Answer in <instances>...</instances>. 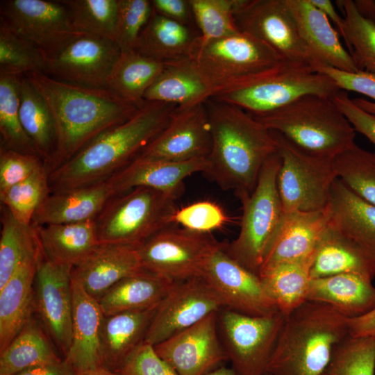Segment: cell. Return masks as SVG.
<instances>
[{
  "instance_id": "cell-1",
  "label": "cell",
  "mask_w": 375,
  "mask_h": 375,
  "mask_svg": "<svg viewBox=\"0 0 375 375\" xmlns=\"http://www.w3.org/2000/svg\"><path fill=\"white\" fill-rule=\"evenodd\" d=\"M208 111L212 147L205 171L225 190L240 199L250 195L261 169L277 147L271 131L244 110L210 98Z\"/></svg>"
},
{
  "instance_id": "cell-2",
  "label": "cell",
  "mask_w": 375,
  "mask_h": 375,
  "mask_svg": "<svg viewBox=\"0 0 375 375\" xmlns=\"http://www.w3.org/2000/svg\"><path fill=\"white\" fill-rule=\"evenodd\" d=\"M24 75L44 98L55 122L57 147L51 171L101 133L128 119L140 108L107 88L74 85L40 72Z\"/></svg>"
},
{
  "instance_id": "cell-3",
  "label": "cell",
  "mask_w": 375,
  "mask_h": 375,
  "mask_svg": "<svg viewBox=\"0 0 375 375\" xmlns=\"http://www.w3.org/2000/svg\"><path fill=\"white\" fill-rule=\"evenodd\" d=\"M175 105L145 101L128 119L99 135L51 171V192L105 181L138 157L166 127Z\"/></svg>"
},
{
  "instance_id": "cell-4",
  "label": "cell",
  "mask_w": 375,
  "mask_h": 375,
  "mask_svg": "<svg viewBox=\"0 0 375 375\" xmlns=\"http://www.w3.org/2000/svg\"><path fill=\"white\" fill-rule=\"evenodd\" d=\"M348 335L347 317L327 304L307 301L285 317L266 374L321 375L335 345Z\"/></svg>"
},
{
  "instance_id": "cell-5",
  "label": "cell",
  "mask_w": 375,
  "mask_h": 375,
  "mask_svg": "<svg viewBox=\"0 0 375 375\" xmlns=\"http://www.w3.org/2000/svg\"><path fill=\"white\" fill-rule=\"evenodd\" d=\"M252 116L268 130L315 155L335 158L356 144L355 129L330 97L304 95Z\"/></svg>"
},
{
  "instance_id": "cell-6",
  "label": "cell",
  "mask_w": 375,
  "mask_h": 375,
  "mask_svg": "<svg viewBox=\"0 0 375 375\" xmlns=\"http://www.w3.org/2000/svg\"><path fill=\"white\" fill-rule=\"evenodd\" d=\"M281 163L278 151L265 161L253 192L240 199L242 216L238 237L224 243L230 257L258 276L265 256L285 217L277 187Z\"/></svg>"
},
{
  "instance_id": "cell-7",
  "label": "cell",
  "mask_w": 375,
  "mask_h": 375,
  "mask_svg": "<svg viewBox=\"0 0 375 375\" xmlns=\"http://www.w3.org/2000/svg\"><path fill=\"white\" fill-rule=\"evenodd\" d=\"M190 59L212 97L249 83L283 60L267 44L240 31L204 42L199 37Z\"/></svg>"
},
{
  "instance_id": "cell-8",
  "label": "cell",
  "mask_w": 375,
  "mask_h": 375,
  "mask_svg": "<svg viewBox=\"0 0 375 375\" xmlns=\"http://www.w3.org/2000/svg\"><path fill=\"white\" fill-rule=\"evenodd\" d=\"M178 197L145 187L113 196L94 220L100 243L138 248L157 231L173 224Z\"/></svg>"
},
{
  "instance_id": "cell-9",
  "label": "cell",
  "mask_w": 375,
  "mask_h": 375,
  "mask_svg": "<svg viewBox=\"0 0 375 375\" xmlns=\"http://www.w3.org/2000/svg\"><path fill=\"white\" fill-rule=\"evenodd\" d=\"M340 91L327 75L306 63L282 60L249 83L215 98L259 115L284 106L308 94L332 98Z\"/></svg>"
},
{
  "instance_id": "cell-10",
  "label": "cell",
  "mask_w": 375,
  "mask_h": 375,
  "mask_svg": "<svg viewBox=\"0 0 375 375\" xmlns=\"http://www.w3.org/2000/svg\"><path fill=\"white\" fill-rule=\"evenodd\" d=\"M270 131L281 159L277 187L285 213L326 209L338 178L334 158L310 153Z\"/></svg>"
},
{
  "instance_id": "cell-11",
  "label": "cell",
  "mask_w": 375,
  "mask_h": 375,
  "mask_svg": "<svg viewBox=\"0 0 375 375\" xmlns=\"http://www.w3.org/2000/svg\"><path fill=\"white\" fill-rule=\"evenodd\" d=\"M285 319L280 312L251 316L220 310L218 333L231 367L242 375H265Z\"/></svg>"
},
{
  "instance_id": "cell-12",
  "label": "cell",
  "mask_w": 375,
  "mask_h": 375,
  "mask_svg": "<svg viewBox=\"0 0 375 375\" xmlns=\"http://www.w3.org/2000/svg\"><path fill=\"white\" fill-rule=\"evenodd\" d=\"M221 243L210 233L170 224L137 249L142 269L181 282L201 277L207 262Z\"/></svg>"
},
{
  "instance_id": "cell-13",
  "label": "cell",
  "mask_w": 375,
  "mask_h": 375,
  "mask_svg": "<svg viewBox=\"0 0 375 375\" xmlns=\"http://www.w3.org/2000/svg\"><path fill=\"white\" fill-rule=\"evenodd\" d=\"M0 25L33 44L47 63L83 33L74 28L68 10L60 1H1Z\"/></svg>"
},
{
  "instance_id": "cell-14",
  "label": "cell",
  "mask_w": 375,
  "mask_h": 375,
  "mask_svg": "<svg viewBox=\"0 0 375 375\" xmlns=\"http://www.w3.org/2000/svg\"><path fill=\"white\" fill-rule=\"evenodd\" d=\"M234 17L240 32L261 41L283 60L318 63L302 39L286 0H237Z\"/></svg>"
},
{
  "instance_id": "cell-15",
  "label": "cell",
  "mask_w": 375,
  "mask_h": 375,
  "mask_svg": "<svg viewBox=\"0 0 375 375\" xmlns=\"http://www.w3.org/2000/svg\"><path fill=\"white\" fill-rule=\"evenodd\" d=\"M121 53L114 40L83 33L47 61L46 74L74 85L107 88Z\"/></svg>"
},
{
  "instance_id": "cell-16",
  "label": "cell",
  "mask_w": 375,
  "mask_h": 375,
  "mask_svg": "<svg viewBox=\"0 0 375 375\" xmlns=\"http://www.w3.org/2000/svg\"><path fill=\"white\" fill-rule=\"evenodd\" d=\"M72 269L70 266L49 260L42 251L34 283L35 311L65 357L72 337Z\"/></svg>"
},
{
  "instance_id": "cell-17",
  "label": "cell",
  "mask_w": 375,
  "mask_h": 375,
  "mask_svg": "<svg viewBox=\"0 0 375 375\" xmlns=\"http://www.w3.org/2000/svg\"><path fill=\"white\" fill-rule=\"evenodd\" d=\"M201 277L217 293L224 308L251 316L279 312L260 277L230 257L224 243L212 254Z\"/></svg>"
},
{
  "instance_id": "cell-18",
  "label": "cell",
  "mask_w": 375,
  "mask_h": 375,
  "mask_svg": "<svg viewBox=\"0 0 375 375\" xmlns=\"http://www.w3.org/2000/svg\"><path fill=\"white\" fill-rule=\"evenodd\" d=\"M222 308V301L202 277L176 282L159 303L144 342L158 344Z\"/></svg>"
},
{
  "instance_id": "cell-19",
  "label": "cell",
  "mask_w": 375,
  "mask_h": 375,
  "mask_svg": "<svg viewBox=\"0 0 375 375\" xmlns=\"http://www.w3.org/2000/svg\"><path fill=\"white\" fill-rule=\"evenodd\" d=\"M217 312L153 346L178 375H206L228 360L218 333Z\"/></svg>"
},
{
  "instance_id": "cell-20",
  "label": "cell",
  "mask_w": 375,
  "mask_h": 375,
  "mask_svg": "<svg viewBox=\"0 0 375 375\" xmlns=\"http://www.w3.org/2000/svg\"><path fill=\"white\" fill-rule=\"evenodd\" d=\"M212 137L205 102L176 107L166 127L139 156L170 161H188L207 158Z\"/></svg>"
},
{
  "instance_id": "cell-21",
  "label": "cell",
  "mask_w": 375,
  "mask_h": 375,
  "mask_svg": "<svg viewBox=\"0 0 375 375\" xmlns=\"http://www.w3.org/2000/svg\"><path fill=\"white\" fill-rule=\"evenodd\" d=\"M207 166V158L176 162L138 156L106 181L113 196L145 187L179 197L185 178L197 172L204 173Z\"/></svg>"
},
{
  "instance_id": "cell-22",
  "label": "cell",
  "mask_w": 375,
  "mask_h": 375,
  "mask_svg": "<svg viewBox=\"0 0 375 375\" xmlns=\"http://www.w3.org/2000/svg\"><path fill=\"white\" fill-rule=\"evenodd\" d=\"M328 222L327 208L313 212L285 213L283 224L265 256L259 275L283 263L313 258Z\"/></svg>"
},
{
  "instance_id": "cell-23",
  "label": "cell",
  "mask_w": 375,
  "mask_h": 375,
  "mask_svg": "<svg viewBox=\"0 0 375 375\" xmlns=\"http://www.w3.org/2000/svg\"><path fill=\"white\" fill-rule=\"evenodd\" d=\"M300 35L319 65L356 72L358 69L328 17L310 0H286ZM317 66V67H318Z\"/></svg>"
},
{
  "instance_id": "cell-24",
  "label": "cell",
  "mask_w": 375,
  "mask_h": 375,
  "mask_svg": "<svg viewBox=\"0 0 375 375\" xmlns=\"http://www.w3.org/2000/svg\"><path fill=\"white\" fill-rule=\"evenodd\" d=\"M142 268L137 248L100 244L72 267V277L99 301L115 283Z\"/></svg>"
},
{
  "instance_id": "cell-25",
  "label": "cell",
  "mask_w": 375,
  "mask_h": 375,
  "mask_svg": "<svg viewBox=\"0 0 375 375\" xmlns=\"http://www.w3.org/2000/svg\"><path fill=\"white\" fill-rule=\"evenodd\" d=\"M112 197L106 181L51 192L35 211L31 225L35 227L95 220Z\"/></svg>"
},
{
  "instance_id": "cell-26",
  "label": "cell",
  "mask_w": 375,
  "mask_h": 375,
  "mask_svg": "<svg viewBox=\"0 0 375 375\" xmlns=\"http://www.w3.org/2000/svg\"><path fill=\"white\" fill-rule=\"evenodd\" d=\"M103 317L99 301L72 279V337L64 359L75 372L101 367L100 336Z\"/></svg>"
},
{
  "instance_id": "cell-27",
  "label": "cell",
  "mask_w": 375,
  "mask_h": 375,
  "mask_svg": "<svg viewBox=\"0 0 375 375\" xmlns=\"http://www.w3.org/2000/svg\"><path fill=\"white\" fill-rule=\"evenodd\" d=\"M158 305L104 315L100 336L101 367L116 372L144 342Z\"/></svg>"
},
{
  "instance_id": "cell-28",
  "label": "cell",
  "mask_w": 375,
  "mask_h": 375,
  "mask_svg": "<svg viewBox=\"0 0 375 375\" xmlns=\"http://www.w3.org/2000/svg\"><path fill=\"white\" fill-rule=\"evenodd\" d=\"M311 278L354 273L375 277V255L328 222L315 251Z\"/></svg>"
},
{
  "instance_id": "cell-29",
  "label": "cell",
  "mask_w": 375,
  "mask_h": 375,
  "mask_svg": "<svg viewBox=\"0 0 375 375\" xmlns=\"http://www.w3.org/2000/svg\"><path fill=\"white\" fill-rule=\"evenodd\" d=\"M42 252L22 263L0 288V352L32 318L35 278Z\"/></svg>"
},
{
  "instance_id": "cell-30",
  "label": "cell",
  "mask_w": 375,
  "mask_h": 375,
  "mask_svg": "<svg viewBox=\"0 0 375 375\" xmlns=\"http://www.w3.org/2000/svg\"><path fill=\"white\" fill-rule=\"evenodd\" d=\"M307 301L327 304L353 318L375 308V287L372 279L354 273L311 278Z\"/></svg>"
},
{
  "instance_id": "cell-31",
  "label": "cell",
  "mask_w": 375,
  "mask_h": 375,
  "mask_svg": "<svg viewBox=\"0 0 375 375\" xmlns=\"http://www.w3.org/2000/svg\"><path fill=\"white\" fill-rule=\"evenodd\" d=\"M328 223L375 255V206L351 191L340 178L331 190Z\"/></svg>"
},
{
  "instance_id": "cell-32",
  "label": "cell",
  "mask_w": 375,
  "mask_h": 375,
  "mask_svg": "<svg viewBox=\"0 0 375 375\" xmlns=\"http://www.w3.org/2000/svg\"><path fill=\"white\" fill-rule=\"evenodd\" d=\"M199 36L194 27L167 18L153 8L135 51L165 63L190 58Z\"/></svg>"
},
{
  "instance_id": "cell-33",
  "label": "cell",
  "mask_w": 375,
  "mask_h": 375,
  "mask_svg": "<svg viewBox=\"0 0 375 375\" xmlns=\"http://www.w3.org/2000/svg\"><path fill=\"white\" fill-rule=\"evenodd\" d=\"M176 282L141 269L118 281L98 301L105 316L158 306Z\"/></svg>"
},
{
  "instance_id": "cell-34",
  "label": "cell",
  "mask_w": 375,
  "mask_h": 375,
  "mask_svg": "<svg viewBox=\"0 0 375 375\" xmlns=\"http://www.w3.org/2000/svg\"><path fill=\"white\" fill-rule=\"evenodd\" d=\"M213 96L190 58L167 62L144 95V101L185 107L203 103Z\"/></svg>"
},
{
  "instance_id": "cell-35",
  "label": "cell",
  "mask_w": 375,
  "mask_h": 375,
  "mask_svg": "<svg viewBox=\"0 0 375 375\" xmlns=\"http://www.w3.org/2000/svg\"><path fill=\"white\" fill-rule=\"evenodd\" d=\"M35 228L44 256L72 267L81 262L101 244L94 220Z\"/></svg>"
},
{
  "instance_id": "cell-36",
  "label": "cell",
  "mask_w": 375,
  "mask_h": 375,
  "mask_svg": "<svg viewBox=\"0 0 375 375\" xmlns=\"http://www.w3.org/2000/svg\"><path fill=\"white\" fill-rule=\"evenodd\" d=\"M19 97L22 127L50 172L57 147L52 114L44 98L25 75L19 78Z\"/></svg>"
},
{
  "instance_id": "cell-37",
  "label": "cell",
  "mask_w": 375,
  "mask_h": 375,
  "mask_svg": "<svg viewBox=\"0 0 375 375\" xmlns=\"http://www.w3.org/2000/svg\"><path fill=\"white\" fill-rule=\"evenodd\" d=\"M166 63L135 51L122 52L107 83V89L125 102L140 107L144 95Z\"/></svg>"
},
{
  "instance_id": "cell-38",
  "label": "cell",
  "mask_w": 375,
  "mask_h": 375,
  "mask_svg": "<svg viewBox=\"0 0 375 375\" xmlns=\"http://www.w3.org/2000/svg\"><path fill=\"white\" fill-rule=\"evenodd\" d=\"M42 326L32 317L0 352V375H13L31 367L63 360L53 349Z\"/></svg>"
},
{
  "instance_id": "cell-39",
  "label": "cell",
  "mask_w": 375,
  "mask_h": 375,
  "mask_svg": "<svg viewBox=\"0 0 375 375\" xmlns=\"http://www.w3.org/2000/svg\"><path fill=\"white\" fill-rule=\"evenodd\" d=\"M312 260L283 263L259 275L267 294L285 317L307 301Z\"/></svg>"
},
{
  "instance_id": "cell-40",
  "label": "cell",
  "mask_w": 375,
  "mask_h": 375,
  "mask_svg": "<svg viewBox=\"0 0 375 375\" xmlns=\"http://www.w3.org/2000/svg\"><path fill=\"white\" fill-rule=\"evenodd\" d=\"M0 288L28 258L38 256L42 247L37 231L32 225L17 222L1 204Z\"/></svg>"
},
{
  "instance_id": "cell-41",
  "label": "cell",
  "mask_w": 375,
  "mask_h": 375,
  "mask_svg": "<svg viewBox=\"0 0 375 375\" xmlns=\"http://www.w3.org/2000/svg\"><path fill=\"white\" fill-rule=\"evenodd\" d=\"M21 76L0 74L1 148L38 155L20 121L19 83Z\"/></svg>"
},
{
  "instance_id": "cell-42",
  "label": "cell",
  "mask_w": 375,
  "mask_h": 375,
  "mask_svg": "<svg viewBox=\"0 0 375 375\" xmlns=\"http://www.w3.org/2000/svg\"><path fill=\"white\" fill-rule=\"evenodd\" d=\"M335 2L343 14L342 38L348 51L359 71L375 74V22L360 13L354 1Z\"/></svg>"
},
{
  "instance_id": "cell-43",
  "label": "cell",
  "mask_w": 375,
  "mask_h": 375,
  "mask_svg": "<svg viewBox=\"0 0 375 375\" xmlns=\"http://www.w3.org/2000/svg\"><path fill=\"white\" fill-rule=\"evenodd\" d=\"M334 164L338 178L375 206V153L356 144L335 157Z\"/></svg>"
},
{
  "instance_id": "cell-44",
  "label": "cell",
  "mask_w": 375,
  "mask_h": 375,
  "mask_svg": "<svg viewBox=\"0 0 375 375\" xmlns=\"http://www.w3.org/2000/svg\"><path fill=\"white\" fill-rule=\"evenodd\" d=\"M49 170L43 167L24 181L0 193L4 206L20 224L31 226L33 215L51 192Z\"/></svg>"
},
{
  "instance_id": "cell-45",
  "label": "cell",
  "mask_w": 375,
  "mask_h": 375,
  "mask_svg": "<svg viewBox=\"0 0 375 375\" xmlns=\"http://www.w3.org/2000/svg\"><path fill=\"white\" fill-rule=\"evenodd\" d=\"M78 32L115 41L118 0H61Z\"/></svg>"
},
{
  "instance_id": "cell-46",
  "label": "cell",
  "mask_w": 375,
  "mask_h": 375,
  "mask_svg": "<svg viewBox=\"0 0 375 375\" xmlns=\"http://www.w3.org/2000/svg\"><path fill=\"white\" fill-rule=\"evenodd\" d=\"M325 372L328 375H374L375 338L348 335L334 347Z\"/></svg>"
},
{
  "instance_id": "cell-47",
  "label": "cell",
  "mask_w": 375,
  "mask_h": 375,
  "mask_svg": "<svg viewBox=\"0 0 375 375\" xmlns=\"http://www.w3.org/2000/svg\"><path fill=\"white\" fill-rule=\"evenodd\" d=\"M236 2L237 0H190L201 42L240 32L234 17Z\"/></svg>"
},
{
  "instance_id": "cell-48",
  "label": "cell",
  "mask_w": 375,
  "mask_h": 375,
  "mask_svg": "<svg viewBox=\"0 0 375 375\" xmlns=\"http://www.w3.org/2000/svg\"><path fill=\"white\" fill-rule=\"evenodd\" d=\"M47 60L31 43L0 25V74H46Z\"/></svg>"
},
{
  "instance_id": "cell-49",
  "label": "cell",
  "mask_w": 375,
  "mask_h": 375,
  "mask_svg": "<svg viewBox=\"0 0 375 375\" xmlns=\"http://www.w3.org/2000/svg\"><path fill=\"white\" fill-rule=\"evenodd\" d=\"M152 12L151 1L118 0L115 42L122 52L135 51Z\"/></svg>"
},
{
  "instance_id": "cell-50",
  "label": "cell",
  "mask_w": 375,
  "mask_h": 375,
  "mask_svg": "<svg viewBox=\"0 0 375 375\" xmlns=\"http://www.w3.org/2000/svg\"><path fill=\"white\" fill-rule=\"evenodd\" d=\"M226 221L221 207L209 201H202L177 209L172 217L173 224L204 233L219 228Z\"/></svg>"
},
{
  "instance_id": "cell-51",
  "label": "cell",
  "mask_w": 375,
  "mask_h": 375,
  "mask_svg": "<svg viewBox=\"0 0 375 375\" xmlns=\"http://www.w3.org/2000/svg\"><path fill=\"white\" fill-rule=\"evenodd\" d=\"M47 166L40 156L0 148V193Z\"/></svg>"
},
{
  "instance_id": "cell-52",
  "label": "cell",
  "mask_w": 375,
  "mask_h": 375,
  "mask_svg": "<svg viewBox=\"0 0 375 375\" xmlns=\"http://www.w3.org/2000/svg\"><path fill=\"white\" fill-rule=\"evenodd\" d=\"M115 373L117 375H178L154 349L144 342Z\"/></svg>"
},
{
  "instance_id": "cell-53",
  "label": "cell",
  "mask_w": 375,
  "mask_h": 375,
  "mask_svg": "<svg viewBox=\"0 0 375 375\" xmlns=\"http://www.w3.org/2000/svg\"><path fill=\"white\" fill-rule=\"evenodd\" d=\"M315 70L329 76L340 90L358 92L375 101V74L345 72L327 65H319Z\"/></svg>"
},
{
  "instance_id": "cell-54",
  "label": "cell",
  "mask_w": 375,
  "mask_h": 375,
  "mask_svg": "<svg viewBox=\"0 0 375 375\" xmlns=\"http://www.w3.org/2000/svg\"><path fill=\"white\" fill-rule=\"evenodd\" d=\"M332 100L347 118L356 132L364 135L375 147V116L359 108L347 92L340 90Z\"/></svg>"
},
{
  "instance_id": "cell-55",
  "label": "cell",
  "mask_w": 375,
  "mask_h": 375,
  "mask_svg": "<svg viewBox=\"0 0 375 375\" xmlns=\"http://www.w3.org/2000/svg\"><path fill=\"white\" fill-rule=\"evenodd\" d=\"M151 3L158 13L179 23L196 26L190 0H153Z\"/></svg>"
},
{
  "instance_id": "cell-56",
  "label": "cell",
  "mask_w": 375,
  "mask_h": 375,
  "mask_svg": "<svg viewBox=\"0 0 375 375\" xmlns=\"http://www.w3.org/2000/svg\"><path fill=\"white\" fill-rule=\"evenodd\" d=\"M349 335L375 338V308L361 316L348 318Z\"/></svg>"
},
{
  "instance_id": "cell-57",
  "label": "cell",
  "mask_w": 375,
  "mask_h": 375,
  "mask_svg": "<svg viewBox=\"0 0 375 375\" xmlns=\"http://www.w3.org/2000/svg\"><path fill=\"white\" fill-rule=\"evenodd\" d=\"M75 370L65 360L48 365H39L13 375H74Z\"/></svg>"
},
{
  "instance_id": "cell-58",
  "label": "cell",
  "mask_w": 375,
  "mask_h": 375,
  "mask_svg": "<svg viewBox=\"0 0 375 375\" xmlns=\"http://www.w3.org/2000/svg\"><path fill=\"white\" fill-rule=\"evenodd\" d=\"M310 2L321 10L329 20L336 26L339 31V34L343 35L344 29V18L341 17L335 7L333 3L329 0H310Z\"/></svg>"
},
{
  "instance_id": "cell-59",
  "label": "cell",
  "mask_w": 375,
  "mask_h": 375,
  "mask_svg": "<svg viewBox=\"0 0 375 375\" xmlns=\"http://www.w3.org/2000/svg\"><path fill=\"white\" fill-rule=\"evenodd\" d=\"M353 101L359 108L375 116V101H371L363 98L353 99Z\"/></svg>"
},
{
  "instance_id": "cell-60",
  "label": "cell",
  "mask_w": 375,
  "mask_h": 375,
  "mask_svg": "<svg viewBox=\"0 0 375 375\" xmlns=\"http://www.w3.org/2000/svg\"><path fill=\"white\" fill-rule=\"evenodd\" d=\"M74 375H117L114 372L110 371L103 367L88 369L83 371L75 372Z\"/></svg>"
},
{
  "instance_id": "cell-61",
  "label": "cell",
  "mask_w": 375,
  "mask_h": 375,
  "mask_svg": "<svg viewBox=\"0 0 375 375\" xmlns=\"http://www.w3.org/2000/svg\"><path fill=\"white\" fill-rule=\"evenodd\" d=\"M206 375H242L234 369L232 367H227L224 366H219L215 369L212 372H209Z\"/></svg>"
},
{
  "instance_id": "cell-62",
  "label": "cell",
  "mask_w": 375,
  "mask_h": 375,
  "mask_svg": "<svg viewBox=\"0 0 375 375\" xmlns=\"http://www.w3.org/2000/svg\"><path fill=\"white\" fill-rule=\"evenodd\" d=\"M321 375H328L325 372Z\"/></svg>"
},
{
  "instance_id": "cell-63",
  "label": "cell",
  "mask_w": 375,
  "mask_h": 375,
  "mask_svg": "<svg viewBox=\"0 0 375 375\" xmlns=\"http://www.w3.org/2000/svg\"><path fill=\"white\" fill-rule=\"evenodd\" d=\"M265 375H269V374H265Z\"/></svg>"
},
{
  "instance_id": "cell-64",
  "label": "cell",
  "mask_w": 375,
  "mask_h": 375,
  "mask_svg": "<svg viewBox=\"0 0 375 375\" xmlns=\"http://www.w3.org/2000/svg\"><path fill=\"white\" fill-rule=\"evenodd\" d=\"M374 3H375V0H374Z\"/></svg>"
}]
</instances>
